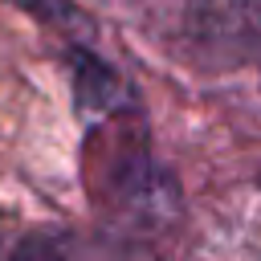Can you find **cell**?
Segmentation results:
<instances>
[{"instance_id":"cell-1","label":"cell","mask_w":261,"mask_h":261,"mask_svg":"<svg viewBox=\"0 0 261 261\" xmlns=\"http://www.w3.org/2000/svg\"><path fill=\"white\" fill-rule=\"evenodd\" d=\"M196 41L237 65H261V0H204L196 8Z\"/></svg>"},{"instance_id":"cell-2","label":"cell","mask_w":261,"mask_h":261,"mask_svg":"<svg viewBox=\"0 0 261 261\" xmlns=\"http://www.w3.org/2000/svg\"><path fill=\"white\" fill-rule=\"evenodd\" d=\"M20 8H29L37 20H49V24H69L77 20V8L69 0H16Z\"/></svg>"}]
</instances>
